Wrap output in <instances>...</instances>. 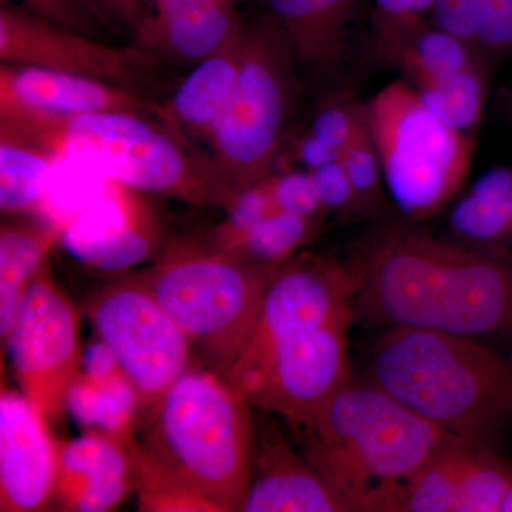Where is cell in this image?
<instances>
[{"label": "cell", "instance_id": "30bf717a", "mask_svg": "<svg viewBox=\"0 0 512 512\" xmlns=\"http://www.w3.org/2000/svg\"><path fill=\"white\" fill-rule=\"evenodd\" d=\"M87 312L97 336L136 387L141 406L153 409L191 369L190 340L134 279L96 293Z\"/></svg>", "mask_w": 512, "mask_h": 512}, {"label": "cell", "instance_id": "d6986e66", "mask_svg": "<svg viewBox=\"0 0 512 512\" xmlns=\"http://www.w3.org/2000/svg\"><path fill=\"white\" fill-rule=\"evenodd\" d=\"M284 30L299 63L320 74L336 72L362 0H261Z\"/></svg>", "mask_w": 512, "mask_h": 512}, {"label": "cell", "instance_id": "74e56055", "mask_svg": "<svg viewBox=\"0 0 512 512\" xmlns=\"http://www.w3.org/2000/svg\"><path fill=\"white\" fill-rule=\"evenodd\" d=\"M437 0H373V29L417 22L430 16Z\"/></svg>", "mask_w": 512, "mask_h": 512}, {"label": "cell", "instance_id": "d6a6232c", "mask_svg": "<svg viewBox=\"0 0 512 512\" xmlns=\"http://www.w3.org/2000/svg\"><path fill=\"white\" fill-rule=\"evenodd\" d=\"M6 5L10 0H0ZM20 6L50 22L82 35L96 37L107 25L92 0H20Z\"/></svg>", "mask_w": 512, "mask_h": 512}, {"label": "cell", "instance_id": "4dcf8cb0", "mask_svg": "<svg viewBox=\"0 0 512 512\" xmlns=\"http://www.w3.org/2000/svg\"><path fill=\"white\" fill-rule=\"evenodd\" d=\"M340 160L345 165L363 212L373 214L379 211L384 202V177L379 153L370 131L366 106L355 136L343 150Z\"/></svg>", "mask_w": 512, "mask_h": 512}, {"label": "cell", "instance_id": "5b68a950", "mask_svg": "<svg viewBox=\"0 0 512 512\" xmlns=\"http://www.w3.org/2000/svg\"><path fill=\"white\" fill-rule=\"evenodd\" d=\"M249 406L225 377L191 367L151 409L141 446L217 512L242 511L256 454Z\"/></svg>", "mask_w": 512, "mask_h": 512}, {"label": "cell", "instance_id": "d4e9b609", "mask_svg": "<svg viewBox=\"0 0 512 512\" xmlns=\"http://www.w3.org/2000/svg\"><path fill=\"white\" fill-rule=\"evenodd\" d=\"M320 221L322 218L276 211L241 234L221 241L218 248L238 252L261 264L278 266L315 237Z\"/></svg>", "mask_w": 512, "mask_h": 512}, {"label": "cell", "instance_id": "3957f363", "mask_svg": "<svg viewBox=\"0 0 512 512\" xmlns=\"http://www.w3.org/2000/svg\"><path fill=\"white\" fill-rule=\"evenodd\" d=\"M369 380L451 436L483 446L512 417V359L476 338L392 326Z\"/></svg>", "mask_w": 512, "mask_h": 512}, {"label": "cell", "instance_id": "ab89813d", "mask_svg": "<svg viewBox=\"0 0 512 512\" xmlns=\"http://www.w3.org/2000/svg\"><path fill=\"white\" fill-rule=\"evenodd\" d=\"M80 372L89 379L101 382V380L119 375L123 370H121L119 362H117L116 356L111 352L109 346L99 339L90 343L84 350Z\"/></svg>", "mask_w": 512, "mask_h": 512}, {"label": "cell", "instance_id": "ffe728a7", "mask_svg": "<svg viewBox=\"0 0 512 512\" xmlns=\"http://www.w3.org/2000/svg\"><path fill=\"white\" fill-rule=\"evenodd\" d=\"M373 36L380 59L400 70L416 90L485 62L473 45L427 19L373 30Z\"/></svg>", "mask_w": 512, "mask_h": 512}, {"label": "cell", "instance_id": "277c9868", "mask_svg": "<svg viewBox=\"0 0 512 512\" xmlns=\"http://www.w3.org/2000/svg\"><path fill=\"white\" fill-rule=\"evenodd\" d=\"M0 138L86 165L114 183L144 194L228 210L239 191L222 177L210 154L190 150L170 128L127 111L64 119H0Z\"/></svg>", "mask_w": 512, "mask_h": 512}, {"label": "cell", "instance_id": "83f0119b", "mask_svg": "<svg viewBox=\"0 0 512 512\" xmlns=\"http://www.w3.org/2000/svg\"><path fill=\"white\" fill-rule=\"evenodd\" d=\"M512 487V467L484 446L468 443L458 471L457 512L501 511Z\"/></svg>", "mask_w": 512, "mask_h": 512}, {"label": "cell", "instance_id": "f1b7e54d", "mask_svg": "<svg viewBox=\"0 0 512 512\" xmlns=\"http://www.w3.org/2000/svg\"><path fill=\"white\" fill-rule=\"evenodd\" d=\"M133 480L138 491V507L143 511L217 512L214 505L192 491L133 440L126 444Z\"/></svg>", "mask_w": 512, "mask_h": 512}, {"label": "cell", "instance_id": "484cf974", "mask_svg": "<svg viewBox=\"0 0 512 512\" xmlns=\"http://www.w3.org/2000/svg\"><path fill=\"white\" fill-rule=\"evenodd\" d=\"M490 64L478 62L446 80L417 90L431 113L464 134L476 130L485 106Z\"/></svg>", "mask_w": 512, "mask_h": 512}, {"label": "cell", "instance_id": "603a6c76", "mask_svg": "<svg viewBox=\"0 0 512 512\" xmlns=\"http://www.w3.org/2000/svg\"><path fill=\"white\" fill-rule=\"evenodd\" d=\"M138 406L140 396L124 372L101 382L80 372L66 397V412L80 426L123 444L131 440Z\"/></svg>", "mask_w": 512, "mask_h": 512}, {"label": "cell", "instance_id": "4316f807", "mask_svg": "<svg viewBox=\"0 0 512 512\" xmlns=\"http://www.w3.org/2000/svg\"><path fill=\"white\" fill-rule=\"evenodd\" d=\"M466 439L448 444L404 485L397 511L457 512L458 471Z\"/></svg>", "mask_w": 512, "mask_h": 512}, {"label": "cell", "instance_id": "2e32d148", "mask_svg": "<svg viewBox=\"0 0 512 512\" xmlns=\"http://www.w3.org/2000/svg\"><path fill=\"white\" fill-rule=\"evenodd\" d=\"M244 512H345L346 505L302 453L274 426L256 440L254 474Z\"/></svg>", "mask_w": 512, "mask_h": 512}, {"label": "cell", "instance_id": "e575fe53", "mask_svg": "<svg viewBox=\"0 0 512 512\" xmlns=\"http://www.w3.org/2000/svg\"><path fill=\"white\" fill-rule=\"evenodd\" d=\"M476 50L490 64L512 56V0H487Z\"/></svg>", "mask_w": 512, "mask_h": 512}, {"label": "cell", "instance_id": "9c48e42d", "mask_svg": "<svg viewBox=\"0 0 512 512\" xmlns=\"http://www.w3.org/2000/svg\"><path fill=\"white\" fill-rule=\"evenodd\" d=\"M356 313L292 329L225 379L251 406L296 427L312 423L350 382L349 332Z\"/></svg>", "mask_w": 512, "mask_h": 512}, {"label": "cell", "instance_id": "8992f818", "mask_svg": "<svg viewBox=\"0 0 512 512\" xmlns=\"http://www.w3.org/2000/svg\"><path fill=\"white\" fill-rule=\"evenodd\" d=\"M278 266L218 247L177 245L134 281L180 326L204 365L224 377L254 332Z\"/></svg>", "mask_w": 512, "mask_h": 512}, {"label": "cell", "instance_id": "4fadbf2b", "mask_svg": "<svg viewBox=\"0 0 512 512\" xmlns=\"http://www.w3.org/2000/svg\"><path fill=\"white\" fill-rule=\"evenodd\" d=\"M140 93L89 77L43 67L2 63L0 119H64L101 111L157 116Z\"/></svg>", "mask_w": 512, "mask_h": 512}, {"label": "cell", "instance_id": "ac0fdd59", "mask_svg": "<svg viewBox=\"0 0 512 512\" xmlns=\"http://www.w3.org/2000/svg\"><path fill=\"white\" fill-rule=\"evenodd\" d=\"M241 0H153L137 45L184 62L198 63L244 32Z\"/></svg>", "mask_w": 512, "mask_h": 512}, {"label": "cell", "instance_id": "cb8c5ba5", "mask_svg": "<svg viewBox=\"0 0 512 512\" xmlns=\"http://www.w3.org/2000/svg\"><path fill=\"white\" fill-rule=\"evenodd\" d=\"M56 158L19 141L0 138V208L20 214L40 207Z\"/></svg>", "mask_w": 512, "mask_h": 512}, {"label": "cell", "instance_id": "ee69618b", "mask_svg": "<svg viewBox=\"0 0 512 512\" xmlns=\"http://www.w3.org/2000/svg\"><path fill=\"white\" fill-rule=\"evenodd\" d=\"M511 214H512V200H511Z\"/></svg>", "mask_w": 512, "mask_h": 512}, {"label": "cell", "instance_id": "44dd1931", "mask_svg": "<svg viewBox=\"0 0 512 512\" xmlns=\"http://www.w3.org/2000/svg\"><path fill=\"white\" fill-rule=\"evenodd\" d=\"M244 39L245 29L218 52L198 62L178 84L165 107L157 110V119L163 121L165 127L171 131L175 127L184 128L208 137L237 84Z\"/></svg>", "mask_w": 512, "mask_h": 512}, {"label": "cell", "instance_id": "ba28073f", "mask_svg": "<svg viewBox=\"0 0 512 512\" xmlns=\"http://www.w3.org/2000/svg\"><path fill=\"white\" fill-rule=\"evenodd\" d=\"M366 107L384 183L397 207L413 220L439 214L466 181L473 134L443 123L406 80L384 87Z\"/></svg>", "mask_w": 512, "mask_h": 512}, {"label": "cell", "instance_id": "e0dca14e", "mask_svg": "<svg viewBox=\"0 0 512 512\" xmlns=\"http://www.w3.org/2000/svg\"><path fill=\"white\" fill-rule=\"evenodd\" d=\"M133 484L130 457L120 441L99 431H90L59 447L52 500L62 510H114Z\"/></svg>", "mask_w": 512, "mask_h": 512}, {"label": "cell", "instance_id": "f35d334b", "mask_svg": "<svg viewBox=\"0 0 512 512\" xmlns=\"http://www.w3.org/2000/svg\"><path fill=\"white\" fill-rule=\"evenodd\" d=\"M106 23L130 29L134 35L146 25L153 0H92Z\"/></svg>", "mask_w": 512, "mask_h": 512}, {"label": "cell", "instance_id": "9a60e30c", "mask_svg": "<svg viewBox=\"0 0 512 512\" xmlns=\"http://www.w3.org/2000/svg\"><path fill=\"white\" fill-rule=\"evenodd\" d=\"M59 447L23 393L0 396V511L43 510L52 501Z\"/></svg>", "mask_w": 512, "mask_h": 512}, {"label": "cell", "instance_id": "836d02e7", "mask_svg": "<svg viewBox=\"0 0 512 512\" xmlns=\"http://www.w3.org/2000/svg\"><path fill=\"white\" fill-rule=\"evenodd\" d=\"M365 106L352 100L336 99L328 101L313 119L309 133L313 137L343 153L355 136Z\"/></svg>", "mask_w": 512, "mask_h": 512}, {"label": "cell", "instance_id": "8d00e7d4", "mask_svg": "<svg viewBox=\"0 0 512 512\" xmlns=\"http://www.w3.org/2000/svg\"><path fill=\"white\" fill-rule=\"evenodd\" d=\"M227 211L229 217L227 224H224L220 232V242L241 234L256 222L265 220L269 215L275 214L278 208L275 207L271 192L264 180L262 183L239 191Z\"/></svg>", "mask_w": 512, "mask_h": 512}, {"label": "cell", "instance_id": "b9f144b4", "mask_svg": "<svg viewBox=\"0 0 512 512\" xmlns=\"http://www.w3.org/2000/svg\"><path fill=\"white\" fill-rule=\"evenodd\" d=\"M501 511L512 512V487L510 488V491H508V494L505 495V500L503 507H501Z\"/></svg>", "mask_w": 512, "mask_h": 512}, {"label": "cell", "instance_id": "7a4b0ae2", "mask_svg": "<svg viewBox=\"0 0 512 512\" xmlns=\"http://www.w3.org/2000/svg\"><path fill=\"white\" fill-rule=\"evenodd\" d=\"M295 430L301 453L348 511H397L407 481L461 439L370 380L353 379L312 423Z\"/></svg>", "mask_w": 512, "mask_h": 512}, {"label": "cell", "instance_id": "5bb4252c", "mask_svg": "<svg viewBox=\"0 0 512 512\" xmlns=\"http://www.w3.org/2000/svg\"><path fill=\"white\" fill-rule=\"evenodd\" d=\"M140 194L110 180L106 191L60 231L63 247L83 264L104 271L146 261L160 229Z\"/></svg>", "mask_w": 512, "mask_h": 512}, {"label": "cell", "instance_id": "52a82bcc", "mask_svg": "<svg viewBox=\"0 0 512 512\" xmlns=\"http://www.w3.org/2000/svg\"><path fill=\"white\" fill-rule=\"evenodd\" d=\"M296 56L284 30L264 12L245 28L237 84L211 128V157L241 191L271 175L291 119Z\"/></svg>", "mask_w": 512, "mask_h": 512}, {"label": "cell", "instance_id": "f546056e", "mask_svg": "<svg viewBox=\"0 0 512 512\" xmlns=\"http://www.w3.org/2000/svg\"><path fill=\"white\" fill-rule=\"evenodd\" d=\"M450 224L464 241L503 252L512 244L511 201L487 200L470 192L454 207Z\"/></svg>", "mask_w": 512, "mask_h": 512}, {"label": "cell", "instance_id": "7bdbcfd3", "mask_svg": "<svg viewBox=\"0 0 512 512\" xmlns=\"http://www.w3.org/2000/svg\"><path fill=\"white\" fill-rule=\"evenodd\" d=\"M508 110H510V116L512 120V89L510 92V96H508Z\"/></svg>", "mask_w": 512, "mask_h": 512}, {"label": "cell", "instance_id": "7402d4cb", "mask_svg": "<svg viewBox=\"0 0 512 512\" xmlns=\"http://www.w3.org/2000/svg\"><path fill=\"white\" fill-rule=\"evenodd\" d=\"M59 229L30 221L6 222L0 231V335H9L29 286L47 265Z\"/></svg>", "mask_w": 512, "mask_h": 512}, {"label": "cell", "instance_id": "8fae6325", "mask_svg": "<svg viewBox=\"0 0 512 512\" xmlns=\"http://www.w3.org/2000/svg\"><path fill=\"white\" fill-rule=\"evenodd\" d=\"M79 318L45 266L29 286L3 346L22 393L47 421L66 413V397L82 369Z\"/></svg>", "mask_w": 512, "mask_h": 512}, {"label": "cell", "instance_id": "1f68e13d", "mask_svg": "<svg viewBox=\"0 0 512 512\" xmlns=\"http://www.w3.org/2000/svg\"><path fill=\"white\" fill-rule=\"evenodd\" d=\"M265 183L278 211L308 218H323L328 212L308 170L269 175Z\"/></svg>", "mask_w": 512, "mask_h": 512}, {"label": "cell", "instance_id": "60d3db41", "mask_svg": "<svg viewBox=\"0 0 512 512\" xmlns=\"http://www.w3.org/2000/svg\"><path fill=\"white\" fill-rule=\"evenodd\" d=\"M296 160L303 164L306 170L311 171L322 165L338 161L342 158V153L326 146L325 143L313 137L311 133L299 138L295 147Z\"/></svg>", "mask_w": 512, "mask_h": 512}, {"label": "cell", "instance_id": "7c38bea8", "mask_svg": "<svg viewBox=\"0 0 512 512\" xmlns=\"http://www.w3.org/2000/svg\"><path fill=\"white\" fill-rule=\"evenodd\" d=\"M160 55L140 45H104L10 3L0 8L2 63L43 67L138 92L157 72Z\"/></svg>", "mask_w": 512, "mask_h": 512}, {"label": "cell", "instance_id": "d590c367", "mask_svg": "<svg viewBox=\"0 0 512 512\" xmlns=\"http://www.w3.org/2000/svg\"><path fill=\"white\" fill-rule=\"evenodd\" d=\"M309 173L326 211L342 215L365 214L342 160L332 161Z\"/></svg>", "mask_w": 512, "mask_h": 512}, {"label": "cell", "instance_id": "6da1fadb", "mask_svg": "<svg viewBox=\"0 0 512 512\" xmlns=\"http://www.w3.org/2000/svg\"><path fill=\"white\" fill-rule=\"evenodd\" d=\"M359 272V271H357ZM356 315L454 335L512 333V256L394 231L359 272Z\"/></svg>", "mask_w": 512, "mask_h": 512}]
</instances>
